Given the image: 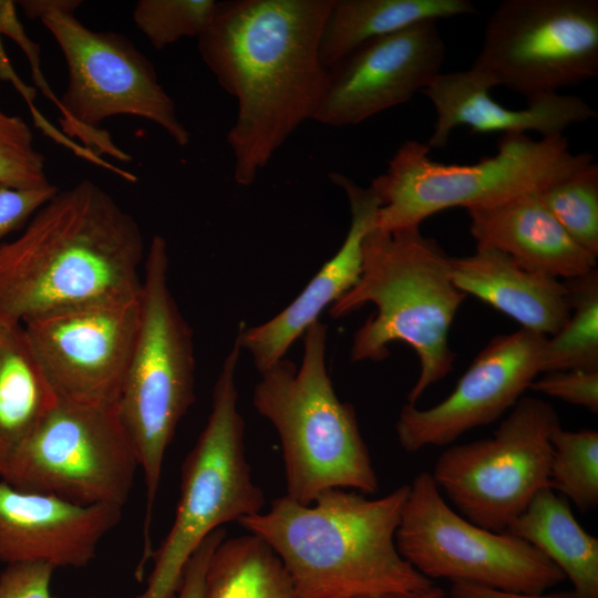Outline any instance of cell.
Returning <instances> with one entry per match:
<instances>
[{
	"label": "cell",
	"instance_id": "cell-13",
	"mask_svg": "<svg viewBox=\"0 0 598 598\" xmlns=\"http://www.w3.org/2000/svg\"><path fill=\"white\" fill-rule=\"evenodd\" d=\"M472 69L527 100L598 75L597 0H505Z\"/></svg>",
	"mask_w": 598,
	"mask_h": 598
},
{
	"label": "cell",
	"instance_id": "cell-25",
	"mask_svg": "<svg viewBox=\"0 0 598 598\" xmlns=\"http://www.w3.org/2000/svg\"><path fill=\"white\" fill-rule=\"evenodd\" d=\"M202 598H300L280 558L261 538H224L206 569Z\"/></svg>",
	"mask_w": 598,
	"mask_h": 598
},
{
	"label": "cell",
	"instance_id": "cell-12",
	"mask_svg": "<svg viewBox=\"0 0 598 598\" xmlns=\"http://www.w3.org/2000/svg\"><path fill=\"white\" fill-rule=\"evenodd\" d=\"M559 426L551 404L522 396L492 436L450 445L431 475L463 517L505 532L549 487L550 436Z\"/></svg>",
	"mask_w": 598,
	"mask_h": 598
},
{
	"label": "cell",
	"instance_id": "cell-4",
	"mask_svg": "<svg viewBox=\"0 0 598 598\" xmlns=\"http://www.w3.org/2000/svg\"><path fill=\"white\" fill-rule=\"evenodd\" d=\"M450 259L420 226L392 231L373 227L363 240L358 282L329 309L337 319L367 303L377 308L353 336L352 362L382 361L396 341L413 349L420 373L406 395L409 404L415 405L454 367L448 333L467 296L452 280Z\"/></svg>",
	"mask_w": 598,
	"mask_h": 598
},
{
	"label": "cell",
	"instance_id": "cell-9",
	"mask_svg": "<svg viewBox=\"0 0 598 598\" xmlns=\"http://www.w3.org/2000/svg\"><path fill=\"white\" fill-rule=\"evenodd\" d=\"M235 341L214 385L212 410L181 471V494L172 527L153 551L154 567L141 598H174L186 563L226 523L262 511V489L251 477L245 451V422L238 410Z\"/></svg>",
	"mask_w": 598,
	"mask_h": 598
},
{
	"label": "cell",
	"instance_id": "cell-23",
	"mask_svg": "<svg viewBox=\"0 0 598 598\" xmlns=\"http://www.w3.org/2000/svg\"><path fill=\"white\" fill-rule=\"evenodd\" d=\"M556 565L578 598H598V539L577 522L564 497L547 487L505 530Z\"/></svg>",
	"mask_w": 598,
	"mask_h": 598
},
{
	"label": "cell",
	"instance_id": "cell-6",
	"mask_svg": "<svg viewBox=\"0 0 598 598\" xmlns=\"http://www.w3.org/2000/svg\"><path fill=\"white\" fill-rule=\"evenodd\" d=\"M168 264L166 240L153 236L142 277L140 328L117 403L144 475L143 559L153 553L152 512L164 457L195 401L193 331L169 290Z\"/></svg>",
	"mask_w": 598,
	"mask_h": 598
},
{
	"label": "cell",
	"instance_id": "cell-26",
	"mask_svg": "<svg viewBox=\"0 0 598 598\" xmlns=\"http://www.w3.org/2000/svg\"><path fill=\"white\" fill-rule=\"evenodd\" d=\"M570 315L547 337L542 350L540 373L559 370L598 371V270L564 280Z\"/></svg>",
	"mask_w": 598,
	"mask_h": 598
},
{
	"label": "cell",
	"instance_id": "cell-21",
	"mask_svg": "<svg viewBox=\"0 0 598 598\" xmlns=\"http://www.w3.org/2000/svg\"><path fill=\"white\" fill-rule=\"evenodd\" d=\"M451 277L472 295L545 337L555 334L570 315L564 280L529 270L508 255L476 248L470 256L451 257Z\"/></svg>",
	"mask_w": 598,
	"mask_h": 598
},
{
	"label": "cell",
	"instance_id": "cell-24",
	"mask_svg": "<svg viewBox=\"0 0 598 598\" xmlns=\"http://www.w3.org/2000/svg\"><path fill=\"white\" fill-rule=\"evenodd\" d=\"M476 12L470 0H333L320 59L329 69L360 44L423 21Z\"/></svg>",
	"mask_w": 598,
	"mask_h": 598
},
{
	"label": "cell",
	"instance_id": "cell-18",
	"mask_svg": "<svg viewBox=\"0 0 598 598\" xmlns=\"http://www.w3.org/2000/svg\"><path fill=\"white\" fill-rule=\"evenodd\" d=\"M330 181L347 195L351 220L337 254L309 281L301 293L268 321L240 328L236 341L254 361L259 373L285 358L291 344L359 280L363 261V240L374 227L381 200L371 187H361L348 176L332 172Z\"/></svg>",
	"mask_w": 598,
	"mask_h": 598
},
{
	"label": "cell",
	"instance_id": "cell-3",
	"mask_svg": "<svg viewBox=\"0 0 598 598\" xmlns=\"http://www.w3.org/2000/svg\"><path fill=\"white\" fill-rule=\"evenodd\" d=\"M409 485L368 498L342 488L313 503L287 495L238 523L280 558L300 598H355L416 591L433 581L399 553L395 533Z\"/></svg>",
	"mask_w": 598,
	"mask_h": 598
},
{
	"label": "cell",
	"instance_id": "cell-10",
	"mask_svg": "<svg viewBox=\"0 0 598 598\" xmlns=\"http://www.w3.org/2000/svg\"><path fill=\"white\" fill-rule=\"evenodd\" d=\"M137 468L117 406L56 399L0 478L81 506L123 508Z\"/></svg>",
	"mask_w": 598,
	"mask_h": 598
},
{
	"label": "cell",
	"instance_id": "cell-29",
	"mask_svg": "<svg viewBox=\"0 0 598 598\" xmlns=\"http://www.w3.org/2000/svg\"><path fill=\"white\" fill-rule=\"evenodd\" d=\"M215 0H140L133 10V21L156 49L183 37L199 38L214 19Z\"/></svg>",
	"mask_w": 598,
	"mask_h": 598
},
{
	"label": "cell",
	"instance_id": "cell-5",
	"mask_svg": "<svg viewBox=\"0 0 598 598\" xmlns=\"http://www.w3.org/2000/svg\"><path fill=\"white\" fill-rule=\"evenodd\" d=\"M303 334L300 368L279 360L260 373L252 394L280 440L286 495L309 505L333 488L375 494L379 482L355 410L338 398L328 372V327L317 320Z\"/></svg>",
	"mask_w": 598,
	"mask_h": 598
},
{
	"label": "cell",
	"instance_id": "cell-11",
	"mask_svg": "<svg viewBox=\"0 0 598 598\" xmlns=\"http://www.w3.org/2000/svg\"><path fill=\"white\" fill-rule=\"evenodd\" d=\"M395 533L400 555L432 579L515 592H545L560 584V569L527 542L483 528L445 502L430 472L409 484Z\"/></svg>",
	"mask_w": 598,
	"mask_h": 598
},
{
	"label": "cell",
	"instance_id": "cell-15",
	"mask_svg": "<svg viewBox=\"0 0 598 598\" xmlns=\"http://www.w3.org/2000/svg\"><path fill=\"white\" fill-rule=\"evenodd\" d=\"M546 338L524 328L493 337L443 401L427 409L403 405L395 422L400 446L416 453L447 445L497 420L540 373Z\"/></svg>",
	"mask_w": 598,
	"mask_h": 598
},
{
	"label": "cell",
	"instance_id": "cell-2",
	"mask_svg": "<svg viewBox=\"0 0 598 598\" xmlns=\"http://www.w3.org/2000/svg\"><path fill=\"white\" fill-rule=\"evenodd\" d=\"M141 228L90 179L58 193L14 240L0 245V316L23 321L141 292Z\"/></svg>",
	"mask_w": 598,
	"mask_h": 598
},
{
	"label": "cell",
	"instance_id": "cell-30",
	"mask_svg": "<svg viewBox=\"0 0 598 598\" xmlns=\"http://www.w3.org/2000/svg\"><path fill=\"white\" fill-rule=\"evenodd\" d=\"M44 162L24 120L0 111V182L23 189L47 187Z\"/></svg>",
	"mask_w": 598,
	"mask_h": 598
},
{
	"label": "cell",
	"instance_id": "cell-37",
	"mask_svg": "<svg viewBox=\"0 0 598 598\" xmlns=\"http://www.w3.org/2000/svg\"><path fill=\"white\" fill-rule=\"evenodd\" d=\"M135 598H141V595L136 596Z\"/></svg>",
	"mask_w": 598,
	"mask_h": 598
},
{
	"label": "cell",
	"instance_id": "cell-7",
	"mask_svg": "<svg viewBox=\"0 0 598 598\" xmlns=\"http://www.w3.org/2000/svg\"><path fill=\"white\" fill-rule=\"evenodd\" d=\"M497 146L477 163L444 164L429 157L426 144L404 142L371 182L382 204L374 227L392 231L420 226L448 208L498 204L538 192L594 162L591 153L571 152L564 134L540 140L503 134Z\"/></svg>",
	"mask_w": 598,
	"mask_h": 598
},
{
	"label": "cell",
	"instance_id": "cell-20",
	"mask_svg": "<svg viewBox=\"0 0 598 598\" xmlns=\"http://www.w3.org/2000/svg\"><path fill=\"white\" fill-rule=\"evenodd\" d=\"M466 212L476 248L498 250L529 270L561 280L596 268L597 258L567 234L543 205L538 192Z\"/></svg>",
	"mask_w": 598,
	"mask_h": 598
},
{
	"label": "cell",
	"instance_id": "cell-33",
	"mask_svg": "<svg viewBox=\"0 0 598 598\" xmlns=\"http://www.w3.org/2000/svg\"><path fill=\"white\" fill-rule=\"evenodd\" d=\"M54 569L44 563L7 565L0 574V598H55L51 592Z\"/></svg>",
	"mask_w": 598,
	"mask_h": 598
},
{
	"label": "cell",
	"instance_id": "cell-28",
	"mask_svg": "<svg viewBox=\"0 0 598 598\" xmlns=\"http://www.w3.org/2000/svg\"><path fill=\"white\" fill-rule=\"evenodd\" d=\"M538 196L567 234L597 258L598 165L592 162L553 182Z\"/></svg>",
	"mask_w": 598,
	"mask_h": 598
},
{
	"label": "cell",
	"instance_id": "cell-19",
	"mask_svg": "<svg viewBox=\"0 0 598 598\" xmlns=\"http://www.w3.org/2000/svg\"><path fill=\"white\" fill-rule=\"evenodd\" d=\"M493 82L481 72L441 73L423 93L436 112V122L429 148H442L457 126L475 133L526 134L542 137L563 135L573 124L597 117V111L575 95L548 93L528 100L526 109L502 106L491 96Z\"/></svg>",
	"mask_w": 598,
	"mask_h": 598
},
{
	"label": "cell",
	"instance_id": "cell-14",
	"mask_svg": "<svg viewBox=\"0 0 598 598\" xmlns=\"http://www.w3.org/2000/svg\"><path fill=\"white\" fill-rule=\"evenodd\" d=\"M141 319L140 295L54 309L22 322L56 399L116 408Z\"/></svg>",
	"mask_w": 598,
	"mask_h": 598
},
{
	"label": "cell",
	"instance_id": "cell-8",
	"mask_svg": "<svg viewBox=\"0 0 598 598\" xmlns=\"http://www.w3.org/2000/svg\"><path fill=\"white\" fill-rule=\"evenodd\" d=\"M80 0H23L29 19H40L59 44L68 65V85L58 107L63 130L120 161L131 157L99 124L115 115L148 120L178 145L190 134L179 121L152 62L123 34L93 31L76 18Z\"/></svg>",
	"mask_w": 598,
	"mask_h": 598
},
{
	"label": "cell",
	"instance_id": "cell-22",
	"mask_svg": "<svg viewBox=\"0 0 598 598\" xmlns=\"http://www.w3.org/2000/svg\"><path fill=\"white\" fill-rule=\"evenodd\" d=\"M55 400L22 323L0 316V477Z\"/></svg>",
	"mask_w": 598,
	"mask_h": 598
},
{
	"label": "cell",
	"instance_id": "cell-34",
	"mask_svg": "<svg viewBox=\"0 0 598 598\" xmlns=\"http://www.w3.org/2000/svg\"><path fill=\"white\" fill-rule=\"evenodd\" d=\"M226 538V532H213L194 551L185 565L176 598H202L205 574L215 548Z\"/></svg>",
	"mask_w": 598,
	"mask_h": 598
},
{
	"label": "cell",
	"instance_id": "cell-1",
	"mask_svg": "<svg viewBox=\"0 0 598 598\" xmlns=\"http://www.w3.org/2000/svg\"><path fill=\"white\" fill-rule=\"evenodd\" d=\"M333 0L219 1L198 53L237 102L226 141L234 179L251 185L276 152L313 120L328 85L320 59Z\"/></svg>",
	"mask_w": 598,
	"mask_h": 598
},
{
	"label": "cell",
	"instance_id": "cell-17",
	"mask_svg": "<svg viewBox=\"0 0 598 598\" xmlns=\"http://www.w3.org/2000/svg\"><path fill=\"white\" fill-rule=\"evenodd\" d=\"M122 507L81 506L0 481V561L82 568L120 523Z\"/></svg>",
	"mask_w": 598,
	"mask_h": 598
},
{
	"label": "cell",
	"instance_id": "cell-35",
	"mask_svg": "<svg viewBox=\"0 0 598 598\" xmlns=\"http://www.w3.org/2000/svg\"><path fill=\"white\" fill-rule=\"evenodd\" d=\"M448 598H578L571 591L515 592L467 582H452Z\"/></svg>",
	"mask_w": 598,
	"mask_h": 598
},
{
	"label": "cell",
	"instance_id": "cell-27",
	"mask_svg": "<svg viewBox=\"0 0 598 598\" xmlns=\"http://www.w3.org/2000/svg\"><path fill=\"white\" fill-rule=\"evenodd\" d=\"M549 488L581 513L598 505V432L557 427L551 436Z\"/></svg>",
	"mask_w": 598,
	"mask_h": 598
},
{
	"label": "cell",
	"instance_id": "cell-32",
	"mask_svg": "<svg viewBox=\"0 0 598 598\" xmlns=\"http://www.w3.org/2000/svg\"><path fill=\"white\" fill-rule=\"evenodd\" d=\"M56 193L58 188L52 184L42 188L23 189L0 182V245L9 234L23 228L29 218Z\"/></svg>",
	"mask_w": 598,
	"mask_h": 598
},
{
	"label": "cell",
	"instance_id": "cell-36",
	"mask_svg": "<svg viewBox=\"0 0 598 598\" xmlns=\"http://www.w3.org/2000/svg\"><path fill=\"white\" fill-rule=\"evenodd\" d=\"M355 598H448L447 592L432 584L430 587L416 591L385 592Z\"/></svg>",
	"mask_w": 598,
	"mask_h": 598
},
{
	"label": "cell",
	"instance_id": "cell-16",
	"mask_svg": "<svg viewBox=\"0 0 598 598\" xmlns=\"http://www.w3.org/2000/svg\"><path fill=\"white\" fill-rule=\"evenodd\" d=\"M446 48L436 21L369 40L330 66L313 121L342 127L409 102L442 73Z\"/></svg>",
	"mask_w": 598,
	"mask_h": 598
},
{
	"label": "cell",
	"instance_id": "cell-31",
	"mask_svg": "<svg viewBox=\"0 0 598 598\" xmlns=\"http://www.w3.org/2000/svg\"><path fill=\"white\" fill-rule=\"evenodd\" d=\"M530 390L598 412V371L559 370L536 378Z\"/></svg>",
	"mask_w": 598,
	"mask_h": 598
}]
</instances>
